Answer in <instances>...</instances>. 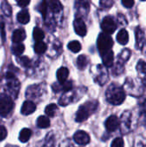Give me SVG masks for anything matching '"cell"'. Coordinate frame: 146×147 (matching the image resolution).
<instances>
[{
  "label": "cell",
  "instance_id": "obj_4",
  "mask_svg": "<svg viewBox=\"0 0 146 147\" xmlns=\"http://www.w3.org/2000/svg\"><path fill=\"white\" fill-rule=\"evenodd\" d=\"M125 92L133 96H140L143 94V87L142 84H139L136 81H134L131 78H127L124 84L123 87Z\"/></svg>",
  "mask_w": 146,
  "mask_h": 147
},
{
  "label": "cell",
  "instance_id": "obj_46",
  "mask_svg": "<svg viewBox=\"0 0 146 147\" xmlns=\"http://www.w3.org/2000/svg\"><path fill=\"white\" fill-rule=\"evenodd\" d=\"M141 84L144 86V87H146V75L145 77H143L141 78Z\"/></svg>",
  "mask_w": 146,
  "mask_h": 147
},
{
  "label": "cell",
  "instance_id": "obj_19",
  "mask_svg": "<svg viewBox=\"0 0 146 147\" xmlns=\"http://www.w3.org/2000/svg\"><path fill=\"white\" fill-rule=\"evenodd\" d=\"M69 75V71L66 67H61L57 71V78H58V81L60 84H63L66 81L67 78Z\"/></svg>",
  "mask_w": 146,
  "mask_h": 147
},
{
  "label": "cell",
  "instance_id": "obj_35",
  "mask_svg": "<svg viewBox=\"0 0 146 147\" xmlns=\"http://www.w3.org/2000/svg\"><path fill=\"white\" fill-rule=\"evenodd\" d=\"M76 6L89 9V0H76Z\"/></svg>",
  "mask_w": 146,
  "mask_h": 147
},
{
  "label": "cell",
  "instance_id": "obj_5",
  "mask_svg": "<svg viewBox=\"0 0 146 147\" xmlns=\"http://www.w3.org/2000/svg\"><path fill=\"white\" fill-rule=\"evenodd\" d=\"M133 115L130 111H125L120 117V132L123 134H127L131 131H133Z\"/></svg>",
  "mask_w": 146,
  "mask_h": 147
},
{
  "label": "cell",
  "instance_id": "obj_14",
  "mask_svg": "<svg viewBox=\"0 0 146 147\" xmlns=\"http://www.w3.org/2000/svg\"><path fill=\"white\" fill-rule=\"evenodd\" d=\"M35 110H36V105L31 101H26L23 102L22 106L21 113L24 115H28L33 114Z\"/></svg>",
  "mask_w": 146,
  "mask_h": 147
},
{
  "label": "cell",
  "instance_id": "obj_9",
  "mask_svg": "<svg viewBox=\"0 0 146 147\" xmlns=\"http://www.w3.org/2000/svg\"><path fill=\"white\" fill-rule=\"evenodd\" d=\"M73 139H74V141L79 146H86L90 141V138L89 134L83 131H77L74 134Z\"/></svg>",
  "mask_w": 146,
  "mask_h": 147
},
{
  "label": "cell",
  "instance_id": "obj_40",
  "mask_svg": "<svg viewBox=\"0 0 146 147\" xmlns=\"http://www.w3.org/2000/svg\"><path fill=\"white\" fill-rule=\"evenodd\" d=\"M7 137V130L3 126H0V141L3 140Z\"/></svg>",
  "mask_w": 146,
  "mask_h": 147
},
{
  "label": "cell",
  "instance_id": "obj_27",
  "mask_svg": "<svg viewBox=\"0 0 146 147\" xmlns=\"http://www.w3.org/2000/svg\"><path fill=\"white\" fill-rule=\"evenodd\" d=\"M11 50H12L13 54H15V55H16V56H20V55L22 54V53L24 52L25 47H24V45L22 44V43H17V44H15V45H14V46L12 47Z\"/></svg>",
  "mask_w": 146,
  "mask_h": 147
},
{
  "label": "cell",
  "instance_id": "obj_30",
  "mask_svg": "<svg viewBox=\"0 0 146 147\" xmlns=\"http://www.w3.org/2000/svg\"><path fill=\"white\" fill-rule=\"evenodd\" d=\"M46 48H47V47H46V43H44L43 41H38L34 45V51H35V53H37L39 54L44 53L46 51Z\"/></svg>",
  "mask_w": 146,
  "mask_h": 147
},
{
  "label": "cell",
  "instance_id": "obj_39",
  "mask_svg": "<svg viewBox=\"0 0 146 147\" xmlns=\"http://www.w3.org/2000/svg\"><path fill=\"white\" fill-rule=\"evenodd\" d=\"M139 121L140 123L146 128V109H144L139 115Z\"/></svg>",
  "mask_w": 146,
  "mask_h": 147
},
{
  "label": "cell",
  "instance_id": "obj_34",
  "mask_svg": "<svg viewBox=\"0 0 146 147\" xmlns=\"http://www.w3.org/2000/svg\"><path fill=\"white\" fill-rule=\"evenodd\" d=\"M38 10L40 11V13L45 17L46 16V10H47V3L46 0H42L39 5H38Z\"/></svg>",
  "mask_w": 146,
  "mask_h": 147
},
{
  "label": "cell",
  "instance_id": "obj_25",
  "mask_svg": "<svg viewBox=\"0 0 146 147\" xmlns=\"http://www.w3.org/2000/svg\"><path fill=\"white\" fill-rule=\"evenodd\" d=\"M37 126L40 128H47L50 126V120L46 116H40L37 120Z\"/></svg>",
  "mask_w": 146,
  "mask_h": 147
},
{
  "label": "cell",
  "instance_id": "obj_49",
  "mask_svg": "<svg viewBox=\"0 0 146 147\" xmlns=\"http://www.w3.org/2000/svg\"><path fill=\"white\" fill-rule=\"evenodd\" d=\"M141 1H146V0H141Z\"/></svg>",
  "mask_w": 146,
  "mask_h": 147
},
{
  "label": "cell",
  "instance_id": "obj_17",
  "mask_svg": "<svg viewBox=\"0 0 146 147\" xmlns=\"http://www.w3.org/2000/svg\"><path fill=\"white\" fill-rule=\"evenodd\" d=\"M26 38V33L23 29H16L14 31L13 34H12V40L13 42L15 43H20L22 40H24Z\"/></svg>",
  "mask_w": 146,
  "mask_h": 147
},
{
  "label": "cell",
  "instance_id": "obj_47",
  "mask_svg": "<svg viewBox=\"0 0 146 147\" xmlns=\"http://www.w3.org/2000/svg\"><path fill=\"white\" fill-rule=\"evenodd\" d=\"M143 48H144V53H145V55L146 56V41L145 42V45H144ZM143 48H142V49H143Z\"/></svg>",
  "mask_w": 146,
  "mask_h": 147
},
{
  "label": "cell",
  "instance_id": "obj_8",
  "mask_svg": "<svg viewBox=\"0 0 146 147\" xmlns=\"http://www.w3.org/2000/svg\"><path fill=\"white\" fill-rule=\"evenodd\" d=\"M101 27L102 31L105 34H111L113 33H114V31L117 28V24L115 22V20L112 17V16H106L104 17V19L102 20V23H101Z\"/></svg>",
  "mask_w": 146,
  "mask_h": 147
},
{
  "label": "cell",
  "instance_id": "obj_24",
  "mask_svg": "<svg viewBox=\"0 0 146 147\" xmlns=\"http://www.w3.org/2000/svg\"><path fill=\"white\" fill-rule=\"evenodd\" d=\"M59 111V109L57 107L56 104H49L46 106V109H45V113L47 116L49 117H54L57 115V112Z\"/></svg>",
  "mask_w": 146,
  "mask_h": 147
},
{
  "label": "cell",
  "instance_id": "obj_21",
  "mask_svg": "<svg viewBox=\"0 0 146 147\" xmlns=\"http://www.w3.org/2000/svg\"><path fill=\"white\" fill-rule=\"evenodd\" d=\"M131 54H132V52H131L130 49L126 48V49L122 50V52H121V53L119 54V56H118V61H120V62L125 64L126 61L129 60V59H130V57H131Z\"/></svg>",
  "mask_w": 146,
  "mask_h": 147
},
{
  "label": "cell",
  "instance_id": "obj_43",
  "mask_svg": "<svg viewBox=\"0 0 146 147\" xmlns=\"http://www.w3.org/2000/svg\"><path fill=\"white\" fill-rule=\"evenodd\" d=\"M118 20H119V22L122 25V26H125L127 24V21L126 19V17L122 15V14H119L118 16Z\"/></svg>",
  "mask_w": 146,
  "mask_h": 147
},
{
  "label": "cell",
  "instance_id": "obj_28",
  "mask_svg": "<svg viewBox=\"0 0 146 147\" xmlns=\"http://www.w3.org/2000/svg\"><path fill=\"white\" fill-rule=\"evenodd\" d=\"M77 67H78L80 70L85 69V67H86L87 65H88V59H87V57H86L85 55H80V56L77 58Z\"/></svg>",
  "mask_w": 146,
  "mask_h": 147
},
{
  "label": "cell",
  "instance_id": "obj_37",
  "mask_svg": "<svg viewBox=\"0 0 146 147\" xmlns=\"http://www.w3.org/2000/svg\"><path fill=\"white\" fill-rule=\"evenodd\" d=\"M111 147H124V140L122 138H116L113 140Z\"/></svg>",
  "mask_w": 146,
  "mask_h": 147
},
{
  "label": "cell",
  "instance_id": "obj_33",
  "mask_svg": "<svg viewBox=\"0 0 146 147\" xmlns=\"http://www.w3.org/2000/svg\"><path fill=\"white\" fill-rule=\"evenodd\" d=\"M1 9H2V11L8 16H11V12H12V9H11V7L10 5L6 2V1H3L2 3H1Z\"/></svg>",
  "mask_w": 146,
  "mask_h": 147
},
{
  "label": "cell",
  "instance_id": "obj_36",
  "mask_svg": "<svg viewBox=\"0 0 146 147\" xmlns=\"http://www.w3.org/2000/svg\"><path fill=\"white\" fill-rule=\"evenodd\" d=\"M17 61L19 64H21L24 67H28L31 64V61L28 57H18Z\"/></svg>",
  "mask_w": 146,
  "mask_h": 147
},
{
  "label": "cell",
  "instance_id": "obj_1",
  "mask_svg": "<svg viewBox=\"0 0 146 147\" xmlns=\"http://www.w3.org/2000/svg\"><path fill=\"white\" fill-rule=\"evenodd\" d=\"M106 98L107 101L112 105H120L126 99V92L123 87H120L115 84H112L107 89Z\"/></svg>",
  "mask_w": 146,
  "mask_h": 147
},
{
  "label": "cell",
  "instance_id": "obj_48",
  "mask_svg": "<svg viewBox=\"0 0 146 147\" xmlns=\"http://www.w3.org/2000/svg\"><path fill=\"white\" fill-rule=\"evenodd\" d=\"M5 147H18V146H11V145H9V146H6Z\"/></svg>",
  "mask_w": 146,
  "mask_h": 147
},
{
  "label": "cell",
  "instance_id": "obj_7",
  "mask_svg": "<svg viewBox=\"0 0 146 147\" xmlns=\"http://www.w3.org/2000/svg\"><path fill=\"white\" fill-rule=\"evenodd\" d=\"M6 80H7L6 86H7L8 90L11 93L13 96L16 97L18 91H19V88H20V84L18 80L15 78L14 74L10 72H8L6 74Z\"/></svg>",
  "mask_w": 146,
  "mask_h": 147
},
{
  "label": "cell",
  "instance_id": "obj_50",
  "mask_svg": "<svg viewBox=\"0 0 146 147\" xmlns=\"http://www.w3.org/2000/svg\"><path fill=\"white\" fill-rule=\"evenodd\" d=\"M71 147H73V146H71Z\"/></svg>",
  "mask_w": 146,
  "mask_h": 147
},
{
  "label": "cell",
  "instance_id": "obj_26",
  "mask_svg": "<svg viewBox=\"0 0 146 147\" xmlns=\"http://www.w3.org/2000/svg\"><path fill=\"white\" fill-rule=\"evenodd\" d=\"M136 69H137V71L139 76H141L142 78L145 77L146 75V62L140 59L137 64Z\"/></svg>",
  "mask_w": 146,
  "mask_h": 147
},
{
  "label": "cell",
  "instance_id": "obj_41",
  "mask_svg": "<svg viewBox=\"0 0 146 147\" xmlns=\"http://www.w3.org/2000/svg\"><path fill=\"white\" fill-rule=\"evenodd\" d=\"M121 3L126 8H132L134 5V0H121Z\"/></svg>",
  "mask_w": 146,
  "mask_h": 147
},
{
  "label": "cell",
  "instance_id": "obj_22",
  "mask_svg": "<svg viewBox=\"0 0 146 147\" xmlns=\"http://www.w3.org/2000/svg\"><path fill=\"white\" fill-rule=\"evenodd\" d=\"M49 8L54 13H59L63 9V6L59 0H50L49 2Z\"/></svg>",
  "mask_w": 146,
  "mask_h": 147
},
{
  "label": "cell",
  "instance_id": "obj_11",
  "mask_svg": "<svg viewBox=\"0 0 146 147\" xmlns=\"http://www.w3.org/2000/svg\"><path fill=\"white\" fill-rule=\"evenodd\" d=\"M105 127L108 132H114L120 127V120L116 115H111L105 121Z\"/></svg>",
  "mask_w": 146,
  "mask_h": 147
},
{
  "label": "cell",
  "instance_id": "obj_45",
  "mask_svg": "<svg viewBox=\"0 0 146 147\" xmlns=\"http://www.w3.org/2000/svg\"><path fill=\"white\" fill-rule=\"evenodd\" d=\"M134 147H145L144 143L140 140H137L136 141V144H134Z\"/></svg>",
  "mask_w": 146,
  "mask_h": 147
},
{
  "label": "cell",
  "instance_id": "obj_6",
  "mask_svg": "<svg viewBox=\"0 0 146 147\" xmlns=\"http://www.w3.org/2000/svg\"><path fill=\"white\" fill-rule=\"evenodd\" d=\"M14 102L13 100L7 95L3 94L0 96V115L7 116L13 109Z\"/></svg>",
  "mask_w": 146,
  "mask_h": 147
},
{
  "label": "cell",
  "instance_id": "obj_31",
  "mask_svg": "<svg viewBox=\"0 0 146 147\" xmlns=\"http://www.w3.org/2000/svg\"><path fill=\"white\" fill-rule=\"evenodd\" d=\"M123 72H124V64L120 61H117V63L115 64L113 69V74L114 76H119L122 74Z\"/></svg>",
  "mask_w": 146,
  "mask_h": 147
},
{
  "label": "cell",
  "instance_id": "obj_16",
  "mask_svg": "<svg viewBox=\"0 0 146 147\" xmlns=\"http://www.w3.org/2000/svg\"><path fill=\"white\" fill-rule=\"evenodd\" d=\"M116 40L120 44V45H126L129 41V34H128V32L125 29V28H122L119 31V33L117 34V36H116Z\"/></svg>",
  "mask_w": 146,
  "mask_h": 147
},
{
  "label": "cell",
  "instance_id": "obj_3",
  "mask_svg": "<svg viewBox=\"0 0 146 147\" xmlns=\"http://www.w3.org/2000/svg\"><path fill=\"white\" fill-rule=\"evenodd\" d=\"M114 45V41L110 34L102 33L100 34L97 39V47L101 54L112 50V47Z\"/></svg>",
  "mask_w": 146,
  "mask_h": 147
},
{
  "label": "cell",
  "instance_id": "obj_18",
  "mask_svg": "<svg viewBox=\"0 0 146 147\" xmlns=\"http://www.w3.org/2000/svg\"><path fill=\"white\" fill-rule=\"evenodd\" d=\"M74 98V93L71 91V90H69V91H66L60 98L59 100V104L62 105V106H66L68 105L70 102H72V99Z\"/></svg>",
  "mask_w": 146,
  "mask_h": 147
},
{
  "label": "cell",
  "instance_id": "obj_15",
  "mask_svg": "<svg viewBox=\"0 0 146 147\" xmlns=\"http://www.w3.org/2000/svg\"><path fill=\"white\" fill-rule=\"evenodd\" d=\"M101 55H102V62H103L105 66L111 67L114 65V53L112 50L108 51V52H106Z\"/></svg>",
  "mask_w": 146,
  "mask_h": 147
},
{
  "label": "cell",
  "instance_id": "obj_32",
  "mask_svg": "<svg viewBox=\"0 0 146 147\" xmlns=\"http://www.w3.org/2000/svg\"><path fill=\"white\" fill-rule=\"evenodd\" d=\"M68 48H69L71 52H73V53H78V52L81 50L82 46H81V44H80L78 41L73 40V41H71V42L68 44Z\"/></svg>",
  "mask_w": 146,
  "mask_h": 147
},
{
  "label": "cell",
  "instance_id": "obj_42",
  "mask_svg": "<svg viewBox=\"0 0 146 147\" xmlns=\"http://www.w3.org/2000/svg\"><path fill=\"white\" fill-rule=\"evenodd\" d=\"M0 32H1V35H2L3 40H4L5 31H4V22L3 21V18H0Z\"/></svg>",
  "mask_w": 146,
  "mask_h": 147
},
{
  "label": "cell",
  "instance_id": "obj_13",
  "mask_svg": "<svg viewBox=\"0 0 146 147\" xmlns=\"http://www.w3.org/2000/svg\"><path fill=\"white\" fill-rule=\"evenodd\" d=\"M108 79V74L106 70L102 65H98V74L96 78V81L100 84V85H104Z\"/></svg>",
  "mask_w": 146,
  "mask_h": 147
},
{
  "label": "cell",
  "instance_id": "obj_38",
  "mask_svg": "<svg viewBox=\"0 0 146 147\" xmlns=\"http://www.w3.org/2000/svg\"><path fill=\"white\" fill-rule=\"evenodd\" d=\"M114 0H100V5L102 8H110L113 6Z\"/></svg>",
  "mask_w": 146,
  "mask_h": 147
},
{
  "label": "cell",
  "instance_id": "obj_12",
  "mask_svg": "<svg viewBox=\"0 0 146 147\" xmlns=\"http://www.w3.org/2000/svg\"><path fill=\"white\" fill-rule=\"evenodd\" d=\"M135 37H136V47L138 49H142L145 42V35L144 30L141 28L139 27L136 28Z\"/></svg>",
  "mask_w": 146,
  "mask_h": 147
},
{
  "label": "cell",
  "instance_id": "obj_29",
  "mask_svg": "<svg viewBox=\"0 0 146 147\" xmlns=\"http://www.w3.org/2000/svg\"><path fill=\"white\" fill-rule=\"evenodd\" d=\"M33 37L37 42L42 41V40L45 37V34H44V32L40 28H35L33 31Z\"/></svg>",
  "mask_w": 146,
  "mask_h": 147
},
{
  "label": "cell",
  "instance_id": "obj_10",
  "mask_svg": "<svg viewBox=\"0 0 146 147\" xmlns=\"http://www.w3.org/2000/svg\"><path fill=\"white\" fill-rule=\"evenodd\" d=\"M73 26H74V29L75 32L80 35V36H84L87 34V28L85 25V22H83V20L80 17H77L74 20L73 22Z\"/></svg>",
  "mask_w": 146,
  "mask_h": 147
},
{
  "label": "cell",
  "instance_id": "obj_44",
  "mask_svg": "<svg viewBox=\"0 0 146 147\" xmlns=\"http://www.w3.org/2000/svg\"><path fill=\"white\" fill-rule=\"evenodd\" d=\"M17 4L21 7H26L27 5L29 4L30 0H16Z\"/></svg>",
  "mask_w": 146,
  "mask_h": 147
},
{
  "label": "cell",
  "instance_id": "obj_2",
  "mask_svg": "<svg viewBox=\"0 0 146 147\" xmlns=\"http://www.w3.org/2000/svg\"><path fill=\"white\" fill-rule=\"evenodd\" d=\"M98 108V102L96 101H89L81 105L76 115V121L83 122L86 121Z\"/></svg>",
  "mask_w": 146,
  "mask_h": 147
},
{
  "label": "cell",
  "instance_id": "obj_20",
  "mask_svg": "<svg viewBox=\"0 0 146 147\" xmlns=\"http://www.w3.org/2000/svg\"><path fill=\"white\" fill-rule=\"evenodd\" d=\"M17 20L22 24H27L30 20V15L28 10L23 9L17 14Z\"/></svg>",
  "mask_w": 146,
  "mask_h": 147
},
{
  "label": "cell",
  "instance_id": "obj_23",
  "mask_svg": "<svg viewBox=\"0 0 146 147\" xmlns=\"http://www.w3.org/2000/svg\"><path fill=\"white\" fill-rule=\"evenodd\" d=\"M32 131L28 128H23L19 134V140L22 143H26L31 137Z\"/></svg>",
  "mask_w": 146,
  "mask_h": 147
}]
</instances>
